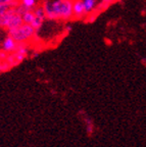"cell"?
<instances>
[{
  "instance_id": "obj_4",
  "label": "cell",
  "mask_w": 146,
  "mask_h": 147,
  "mask_svg": "<svg viewBox=\"0 0 146 147\" xmlns=\"http://www.w3.org/2000/svg\"><path fill=\"white\" fill-rule=\"evenodd\" d=\"M86 9L84 6V2L82 0H74V7H73V20L76 18H82L86 14Z\"/></svg>"
},
{
  "instance_id": "obj_2",
  "label": "cell",
  "mask_w": 146,
  "mask_h": 147,
  "mask_svg": "<svg viewBox=\"0 0 146 147\" xmlns=\"http://www.w3.org/2000/svg\"><path fill=\"white\" fill-rule=\"evenodd\" d=\"M36 29L33 26L29 24L24 23L22 26L14 29L11 31H8V36H10L12 39L18 44H28L34 39L36 34Z\"/></svg>"
},
{
  "instance_id": "obj_3",
  "label": "cell",
  "mask_w": 146,
  "mask_h": 147,
  "mask_svg": "<svg viewBox=\"0 0 146 147\" xmlns=\"http://www.w3.org/2000/svg\"><path fill=\"white\" fill-rule=\"evenodd\" d=\"M23 24H24L23 16H22V14L18 13L16 9V11L11 14V16H10V18H9V21H8V23H7L6 29H5V30L8 32V31H11V30H14V29H16V28L22 26Z\"/></svg>"
},
{
  "instance_id": "obj_10",
  "label": "cell",
  "mask_w": 146,
  "mask_h": 147,
  "mask_svg": "<svg viewBox=\"0 0 146 147\" xmlns=\"http://www.w3.org/2000/svg\"><path fill=\"white\" fill-rule=\"evenodd\" d=\"M1 65H2V60L0 59V71H1Z\"/></svg>"
},
{
  "instance_id": "obj_5",
  "label": "cell",
  "mask_w": 146,
  "mask_h": 147,
  "mask_svg": "<svg viewBox=\"0 0 146 147\" xmlns=\"http://www.w3.org/2000/svg\"><path fill=\"white\" fill-rule=\"evenodd\" d=\"M18 43L16 42L10 36H7L6 39L4 40L2 45V50L5 51L6 53H14L18 50Z\"/></svg>"
},
{
  "instance_id": "obj_9",
  "label": "cell",
  "mask_w": 146,
  "mask_h": 147,
  "mask_svg": "<svg viewBox=\"0 0 146 147\" xmlns=\"http://www.w3.org/2000/svg\"><path fill=\"white\" fill-rule=\"evenodd\" d=\"M21 3L25 5L26 7H29V8H33L37 4L36 0H21Z\"/></svg>"
},
{
  "instance_id": "obj_6",
  "label": "cell",
  "mask_w": 146,
  "mask_h": 147,
  "mask_svg": "<svg viewBox=\"0 0 146 147\" xmlns=\"http://www.w3.org/2000/svg\"><path fill=\"white\" fill-rule=\"evenodd\" d=\"M22 16H23L24 23L29 24V25H32V23L35 21V18H36V16H35L34 11H33V8L27 10V11H26Z\"/></svg>"
},
{
  "instance_id": "obj_7",
  "label": "cell",
  "mask_w": 146,
  "mask_h": 147,
  "mask_svg": "<svg viewBox=\"0 0 146 147\" xmlns=\"http://www.w3.org/2000/svg\"><path fill=\"white\" fill-rule=\"evenodd\" d=\"M83 2H84V6L87 12L92 10V8H93L94 5H95V0H85Z\"/></svg>"
},
{
  "instance_id": "obj_1",
  "label": "cell",
  "mask_w": 146,
  "mask_h": 147,
  "mask_svg": "<svg viewBox=\"0 0 146 147\" xmlns=\"http://www.w3.org/2000/svg\"><path fill=\"white\" fill-rule=\"evenodd\" d=\"M45 18L58 21H69L73 18L74 0H57L54 2H42Z\"/></svg>"
},
{
  "instance_id": "obj_8",
  "label": "cell",
  "mask_w": 146,
  "mask_h": 147,
  "mask_svg": "<svg viewBox=\"0 0 146 147\" xmlns=\"http://www.w3.org/2000/svg\"><path fill=\"white\" fill-rule=\"evenodd\" d=\"M0 4H8L11 6H18L21 4V0H0Z\"/></svg>"
}]
</instances>
